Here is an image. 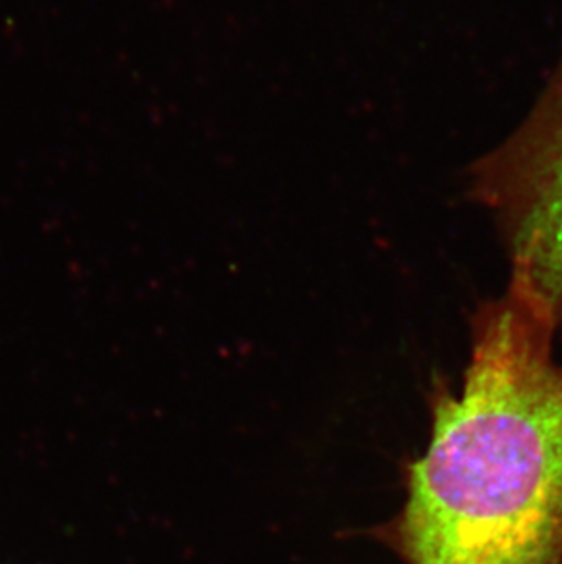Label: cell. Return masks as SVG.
Returning <instances> with one entry per match:
<instances>
[{"mask_svg":"<svg viewBox=\"0 0 562 564\" xmlns=\"http://www.w3.org/2000/svg\"><path fill=\"white\" fill-rule=\"evenodd\" d=\"M514 285L478 307L461 389H431L406 501L372 535L403 564H562V360Z\"/></svg>","mask_w":562,"mask_h":564,"instance_id":"obj_1","label":"cell"},{"mask_svg":"<svg viewBox=\"0 0 562 564\" xmlns=\"http://www.w3.org/2000/svg\"><path fill=\"white\" fill-rule=\"evenodd\" d=\"M469 188L497 224L509 285L562 335V46L530 113L472 166Z\"/></svg>","mask_w":562,"mask_h":564,"instance_id":"obj_2","label":"cell"}]
</instances>
